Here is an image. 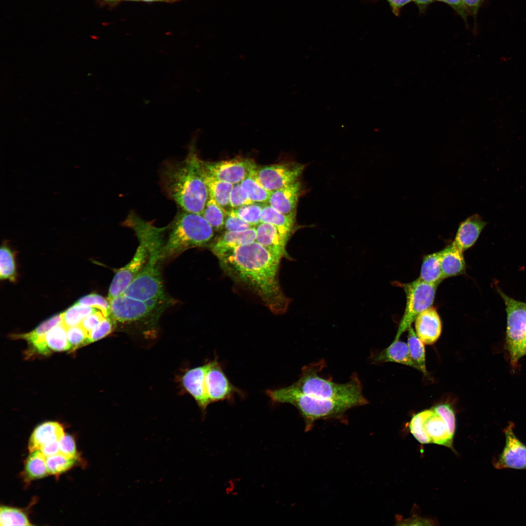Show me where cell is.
Returning a JSON list of instances; mask_svg holds the SVG:
<instances>
[{
	"label": "cell",
	"mask_w": 526,
	"mask_h": 526,
	"mask_svg": "<svg viewBox=\"0 0 526 526\" xmlns=\"http://www.w3.org/2000/svg\"><path fill=\"white\" fill-rule=\"evenodd\" d=\"M121 0H132V1H137V0H114V2H118V1H121Z\"/></svg>",
	"instance_id": "55"
},
{
	"label": "cell",
	"mask_w": 526,
	"mask_h": 526,
	"mask_svg": "<svg viewBox=\"0 0 526 526\" xmlns=\"http://www.w3.org/2000/svg\"><path fill=\"white\" fill-rule=\"evenodd\" d=\"M507 314L506 344L512 368L526 355V303L514 300L500 290Z\"/></svg>",
	"instance_id": "6"
},
{
	"label": "cell",
	"mask_w": 526,
	"mask_h": 526,
	"mask_svg": "<svg viewBox=\"0 0 526 526\" xmlns=\"http://www.w3.org/2000/svg\"><path fill=\"white\" fill-rule=\"evenodd\" d=\"M436 0H413L420 12H423L428 6Z\"/></svg>",
	"instance_id": "52"
},
{
	"label": "cell",
	"mask_w": 526,
	"mask_h": 526,
	"mask_svg": "<svg viewBox=\"0 0 526 526\" xmlns=\"http://www.w3.org/2000/svg\"><path fill=\"white\" fill-rule=\"evenodd\" d=\"M514 424L510 422L504 429L505 445L502 451L492 460L497 470L511 469L526 470V445L516 435Z\"/></svg>",
	"instance_id": "12"
},
{
	"label": "cell",
	"mask_w": 526,
	"mask_h": 526,
	"mask_svg": "<svg viewBox=\"0 0 526 526\" xmlns=\"http://www.w3.org/2000/svg\"><path fill=\"white\" fill-rule=\"evenodd\" d=\"M415 333L425 344L432 345L439 338L442 323L436 309L433 307L425 310L415 319Z\"/></svg>",
	"instance_id": "18"
},
{
	"label": "cell",
	"mask_w": 526,
	"mask_h": 526,
	"mask_svg": "<svg viewBox=\"0 0 526 526\" xmlns=\"http://www.w3.org/2000/svg\"><path fill=\"white\" fill-rule=\"evenodd\" d=\"M44 339L51 353L71 350L67 339V328L62 321L47 332L45 335Z\"/></svg>",
	"instance_id": "30"
},
{
	"label": "cell",
	"mask_w": 526,
	"mask_h": 526,
	"mask_svg": "<svg viewBox=\"0 0 526 526\" xmlns=\"http://www.w3.org/2000/svg\"><path fill=\"white\" fill-rule=\"evenodd\" d=\"M423 428L432 443L453 449V438L450 435L443 420L432 409H430L424 421Z\"/></svg>",
	"instance_id": "24"
},
{
	"label": "cell",
	"mask_w": 526,
	"mask_h": 526,
	"mask_svg": "<svg viewBox=\"0 0 526 526\" xmlns=\"http://www.w3.org/2000/svg\"><path fill=\"white\" fill-rule=\"evenodd\" d=\"M371 360L373 362L376 363L395 362L417 370L416 365L410 356L407 344L399 339L393 340L392 343L384 350L372 354Z\"/></svg>",
	"instance_id": "22"
},
{
	"label": "cell",
	"mask_w": 526,
	"mask_h": 526,
	"mask_svg": "<svg viewBox=\"0 0 526 526\" xmlns=\"http://www.w3.org/2000/svg\"><path fill=\"white\" fill-rule=\"evenodd\" d=\"M444 2L451 6L464 20L466 24L469 14L462 0H436Z\"/></svg>",
	"instance_id": "48"
},
{
	"label": "cell",
	"mask_w": 526,
	"mask_h": 526,
	"mask_svg": "<svg viewBox=\"0 0 526 526\" xmlns=\"http://www.w3.org/2000/svg\"><path fill=\"white\" fill-rule=\"evenodd\" d=\"M302 191L301 183L298 180L272 191L267 204L283 214L296 215L297 206Z\"/></svg>",
	"instance_id": "17"
},
{
	"label": "cell",
	"mask_w": 526,
	"mask_h": 526,
	"mask_svg": "<svg viewBox=\"0 0 526 526\" xmlns=\"http://www.w3.org/2000/svg\"><path fill=\"white\" fill-rule=\"evenodd\" d=\"M266 394L273 402L288 403L295 406L303 418L305 430L312 429L319 419H340L354 406L347 402L323 399L299 393L290 386L269 390Z\"/></svg>",
	"instance_id": "5"
},
{
	"label": "cell",
	"mask_w": 526,
	"mask_h": 526,
	"mask_svg": "<svg viewBox=\"0 0 526 526\" xmlns=\"http://www.w3.org/2000/svg\"><path fill=\"white\" fill-rule=\"evenodd\" d=\"M76 458L66 456L59 452L46 457V466L51 475H58L70 469L75 464Z\"/></svg>",
	"instance_id": "37"
},
{
	"label": "cell",
	"mask_w": 526,
	"mask_h": 526,
	"mask_svg": "<svg viewBox=\"0 0 526 526\" xmlns=\"http://www.w3.org/2000/svg\"><path fill=\"white\" fill-rule=\"evenodd\" d=\"M264 204L253 203L242 207L231 208L239 218L253 226H257L261 221V214Z\"/></svg>",
	"instance_id": "38"
},
{
	"label": "cell",
	"mask_w": 526,
	"mask_h": 526,
	"mask_svg": "<svg viewBox=\"0 0 526 526\" xmlns=\"http://www.w3.org/2000/svg\"><path fill=\"white\" fill-rule=\"evenodd\" d=\"M49 474L46 466V457L40 450L30 452L24 470V476L26 481L38 479Z\"/></svg>",
	"instance_id": "27"
},
{
	"label": "cell",
	"mask_w": 526,
	"mask_h": 526,
	"mask_svg": "<svg viewBox=\"0 0 526 526\" xmlns=\"http://www.w3.org/2000/svg\"><path fill=\"white\" fill-rule=\"evenodd\" d=\"M430 412V410H426L416 414L412 417L409 424L411 433L422 444L432 443L431 439L425 433L423 428L424 421Z\"/></svg>",
	"instance_id": "39"
},
{
	"label": "cell",
	"mask_w": 526,
	"mask_h": 526,
	"mask_svg": "<svg viewBox=\"0 0 526 526\" xmlns=\"http://www.w3.org/2000/svg\"><path fill=\"white\" fill-rule=\"evenodd\" d=\"M206 388L210 403L229 399L239 392L230 382L217 359L212 361L207 372Z\"/></svg>",
	"instance_id": "14"
},
{
	"label": "cell",
	"mask_w": 526,
	"mask_h": 526,
	"mask_svg": "<svg viewBox=\"0 0 526 526\" xmlns=\"http://www.w3.org/2000/svg\"><path fill=\"white\" fill-rule=\"evenodd\" d=\"M487 224L478 214L469 217L460 223L452 243L464 252L474 244Z\"/></svg>",
	"instance_id": "19"
},
{
	"label": "cell",
	"mask_w": 526,
	"mask_h": 526,
	"mask_svg": "<svg viewBox=\"0 0 526 526\" xmlns=\"http://www.w3.org/2000/svg\"><path fill=\"white\" fill-rule=\"evenodd\" d=\"M244 196L251 203H268L271 192L262 187L252 174L240 183Z\"/></svg>",
	"instance_id": "29"
},
{
	"label": "cell",
	"mask_w": 526,
	"mask_h": 526,
	"mask_svg": "<svg viewBox=\"0 0 526 526\" xmlns=\"http://www.w3.org/2000/svg\"><path fill=\"white\" fill-rule=\"evenodd\" d=\"M484 0H462L463 3L469 14L476 18L478 10Z\"/></svg>",
	"instance_id": "49"
},
{
	"label": "cell",
	"mask_w": 526,
	"mask_h": 526,
	"mask_svg": "<svg viewBox=\"0 0 526 526\" xmlns=\"http://www.w3.org/2000/svg\"><path fill=\"white\" fill-rule=\"evenodd\" d=\"M200 163L203 173L233 185L241 183L257 168L253 160L244 158L215 162L200 159Z\"/></svg>",
	"instance_id": "11"
},
{
	"label": "cell",
	"mask_w": 526,
	"mask_h": 526,
	"mask_svg": "<svg viewBox=\"0 0 526 526\" xmlns=\"http://www.w3.org/2000/svg\"><path fill=\"white\" fill-rule=\"evenodd\" d=\"M401 286L406 294V304L394 340H398L417 316L432 306L438 285L425 282L418 278L411 282L401 283Z\"/></svg>",
	"instance_id": "7"
},
{
	"label": "cell",
	"mask_w": 526,
	"mask_h": 526,
	"mask_svg": "<svg viewBox=\"0 0 526 526\" xmlns=\"http://www.w3.org/2000/svg\"><path fill=\"white\" fill-rule=\"evenodd\" d=\"M17 276L15 254L5 243H3L0 250V280L15 282Z\"/></svg>",
	"instance_id": "34"
},
{
	"label": "cell",
	"mask_w": 526,
	"mask_h": 526,
	"mask_svg": "<svg viewBox=\"0 0 526 526\" xmlns=\"http://www.w3.org/2000/svg\"><path fill=\"white\" fill-rule=\"evenodd\" d=\"M212 362L188 370L182 378L183 387L203 411H205L210 403L206 391V376Z\"/></svg>",
	"instance_id": "16"
},
{
	"label": "cell",
	"mask_w": 526,
	"mask_h": 526,
	"mask_svg": "<svg viewBox=\"0 0 526 526\" xmlns=\"http://www.w3.org/2000/svg\"><path fill=\"white\" fill-rule=\"evenodd\" d=\"M304 167L294 162L271 164L257 167L252 175L262 187L272 192L298 180Z\"/></svg>",
	"instance_id": "10"
},
{
	"label": "cell",
	"mask_w": 526,
	"mask_h": 526,
	"mask_svg": "<svg viewBox=\"0 0 526 526\" xmlns=\"http://www.w3.org/2000/svg\"><path fill=\"white\" fill-rule=\"evenodd\" d=\"M167 229L169 234L163 248V260L206 244L213 237L214 230L202 215L181 209Z\"/></svg>",
	"instance_id": "4"
},
{
	"label": "cell",
	"mask_w": 526,
	"mask_h": 526,
	"mask_svg": "<svg viewBox=\"0 0 526 526\" xmlns=\"http://www.w3.org/2000/svg\"><path fill=\"white\" fill-rule=\"evenodd\" d=\"M121 295L144 301L168 300L164 292L160 263L148 261Z\"/></svg>",
	"instance_id": "9"
},
{
	"label": "cell",
	"mask_w": 526,
	"mask_h": 526,
	"mask_svg": "<svg viewBox=\"0 0 526 526\" xmlns=\"http://www.w3.org/2000/svg\"><path fill=\"white\" fill-rule=\"evenodd\" d=\"M59 441L56 440L50 442L44 445L40 450L46 457L59 453Z\"/></svg>",
	"instance_id": "50"
},
{
	"label": "cell",
	"mask_w": 526,
	"mask_h": 526,
	"mask_svg": "<svg viewBox=\"0 0 526 526\" xmlns=\"http://www.w3.org/2000/svg\"><path fill=\"white\" fill-rule=\"evenodd\" d=\"M463 252L453 243L441 250L440 265L444 279L465 272L466 265Z\"/></svg>",
	"instance_id": "23"
},
{
	"label": "cell",
	"mask_w": 526,
	"mask_h": 526,
	"mask_svg": "<svg viewBox=\"0 0 526 526\" xmlns=\"http://www.w3.org/2000/svg\"><path fill=\"white\" fill-rule=\"evenodd\" d=\"M218 258L226 274L253 291L272 312H284L288 301L278 280L280 260L266 248L255 241Z\"/></svg>",
	"instance_id": "1"
},
{
	"label": "cell",
	"mask_w": 526,
	"mask_h": 526,
	"mask_svg": "<svg viewBox=\"0 0 526 526\" xmlns=\"http://www.w3.org/2000/svg\"><path fill=\"white\" fill-rule=\"evenodd\" d=\"M445 423L450 435L453 438L455 431V416L454 412L448 404H440L432 409Z\"/></svg>",
	"instance_id": "43"
},
{
	"label": "cell",
	"mask_w": 526,
	"mask_h": 526,
	"mask_svg": "<svg viewBox=\"0 0 526 526\" xmlns=\"http://www.w3.org/2000/svg\"><path fill=\"white\" fill-rule=\"evenodd\" d=\"M76 303L98 309L106 317H110L109 301L98 294L88 295L79 299Z\"/></svg>",
	"instance_id": "40"
},
{
	"label": "cell",
	"mask_w": 526,
	"mask_h": 526,
	"mask_svg": "<svg viewBox=\"0 0 526 526\" xmlns=\"http://www.w3.org/2000/svg\"><path fill=\"white\" fill-rule=\"evenodd\" d=\"M106 317L101 311H96L86 317L79 324L88 334L98 325Z\"/></svg>",
	"instance_id": "45"
},
{
	"label": "cell",
	"mask_w": 526,
	"mask_h": 526,
	"mask_svg": "<svg viewBox=\"0 0 526 526\" xmlns=\"http://www.w3.org/2000/svg\"><path fill=\"white\" fill-rule=\"evenodd\" d=\"M194 145L185 159L167 161L160 171V183L168 197L179 209L202 214L208 192Z\"/></svg>",
	"instance_id": "2"
},
{
	"label": "cell",
	"mask_w": 526,
	"mask_h": 526,
	"mask_svg": "<svg viewBox=\"0 0 526 526\" xmlns=\"http://www.w3.org/2000/svg\"><path fill=\"white\" fill-rule=\"evenodd\" d=\"M115 323L111 317L105 318L90 333L87 344L102 339L110 334L113 332Z\"/></svg>",
	"instance_id": "42"
},
{
	"label": "cell",
	"mask_w": 526,
	"mask_h": 526,
	"mask_svg": "<svg viewBox=\"0 0 526 526\" xmlns=\"http://www.w3.org/2000/svg\"><path fill=\"white\" fill-rule=\"evenodd\" d=\"M95 308L75 303L63 313L62 322L67 328L78 325L87 316L96 311Z\"/></svg>",
	"instance_id": "35"
},
{
	"label": "cell",
	"mask_w": 526,
	"mask_h": 526,
	"mask_svg": "<svg viewBox=\"0 0 526 526\" xmlns=\"http://www.w3.org/2000/svg\"><path fill=\"white\" fill-rule=\"evenodd\" d=\"M261 221L272 224L291 233L295 229L296 215L283 214L268 204H264L261 214Z\"/></svg>",
	"instance_id": "28"
},
{
	"label": "cell",
	"mask_w": 526,
	"mask_h": 526,
	"mask_svg": "<svg viewBox=\"0 0 526 526\" xmlns=\"http://www.w3.org/2000/svg\"><path fill=\"white\" fill-rule=\"evenodd\" d=\"M59 444L60 453L69 457L76 458L77 452L75 443L71 435L65 434L59 440Z\"/></svg>",
	"instance_id": "46"
},
{
	"label": "cell",
	"mask_w": 526,
	"mask_h": 526,
	"mask_svg": "<svg viewBox=\"0 0 526 526\" xmlns=\"http://www.w3.org/2000/svg\"><path fill=\"white\" fill-rule=\"evenodd\" d=\"M326 366L324 360L303 367L299 378L290 385L296 391L317 398L343 401L354 407L364 405L368 400L362 393L361 382L357 374L345 383L334 382L321 377L319 373Z\"/></svg>",
	"instance_id": "3"
},
{
	"label": "cell",
	"mask_w": 526,
	"mask_h": 526,
	"mask_svg": "<svg viewBox=\"0 0 526 526\" xmlns=\"http://www.w3.org/2000/svg\"><path fill=\"white\" fill-rule=\"evenodd\" d=\"M109 301L110 317L115 322L131 323L156 318L169 300L144 301L120 295Z\"/></svg>",
	"instance_id": "8"
},
{
	"label": "cell",
	"mask_w": 526,
	"mask_h": 526,
	"mask_svg": "<svg viewBox=\"0 0 526 526\" xmlns=\"http://www.w3.org/2000/svg\"><path fill=\"white\" fill-rule=\"evenodd\" d=\"M139 244L132 260L115 273L109 287L107 299L110 301L121 294L143 269L149 258L145 245Z\"/></svg>",
	"instance_id": "13"
},
{
	"label": "cell",
	"mask_w": 526,
	"mask_h": 526,
	"mask_svg": "<svg viewBox=\"0 0 526 526\" xmlns=\"http://www.w3.org/2000/svg\"><path fill=\"white\" fill-rule=\"evenodd\" d=\"M229 202L231 208H236L253 203L247 200L243 195L241 190L240 183L233 185L230 193Z\"/></svg>",
	"instance_id": "47"
},
{
	"label": "cell",
	"mask_w": 526,
	"mask_h": 526,
	"mask_svg": "<svg viewBox=\"0 0 526 526\" xmlns=\"http://www.w3.org/2000/svg\"><path fill=\"white\" fill-rule=\"evenodd\" d=\"M104 0L105 2H108V3H114V0Z\"/></svg>",
	"instance_id": "54"
},
{
	"label": "cell",
	"mask_w": 526,
	"mask_h": 526,
	"mask_svg": "<svg viewBox=\"0 0 526 526\" xmlns=\"http://www.w3.org/2000/svg\"><path fill=\"white\" fill-rule=\"evenodd\" d=\"M408 331L407 345L411 358L416 365L417 370L426 375L427 373L424 343L417 336L412 326L408 328Z\"/></svg>",
	"instance_id": "32"
},
{
	"label": "cell",
	"mask_w": 526,
	"mask_h": 526,
	"mask_svg": "<svg viewBox=\"0 0 526 526\" xmlns=\"http://www.w3.org/2000/svg\"><path fill=\"white\" fill-rule=\"evenodd\" d=\"M67 337L71 350L74 351L87 344L88 334L80 324L67 328Z\"/></svg>",
	"instance_id": "41"
},
{
	"label": "cell",
	"mask_w": 526,
	"mask_h": 526,
	"mask_svg": "<svg viewBox=\"0 0 526 526\" xmlns=\"http://www.w3.org/2000/svg\"><path fill=\"white\" fill-rule=\"evenodd\" d=\"M226 212L214 199L208 196L201 215L214 229L220 230L224 227Z\"/></svg>",
	"instance_id": "33"
},
{
	"label": "cell",
	"mask_w": 526,
	"mask_h": 526,
	"mask_svg": "<svg viewBox=\"0 0 526 526\" xmlns=\"http://www.w3.org/2000/svg\"><path fill=\"white\" fill-rule=\"evenodd\" d=\"M61 321L62 315L60 313L45 320L30 332L12 335L11 337L14 339H24L30 346L43 341L47 332Z\"/></svg>",
	"instance_id": "31"
},
{
	"label": "cell",
	"mask_w": 526,
	"mask_h": 526,
	"mask_svg": "<svg viewBox=\"0 0 526 526\" xmlns=\"http://www.w3.org/2000/svg\"><path fill=\"white\" fill-rule=\"evenodd\" d=\"M254 226L236 215L231 209L226 212L224 227L226 231H239L247 230Z\"/></svg>",
	"instance_id": "44"
},
{
	"label": "cell",
	"mask_w": 526,
	"mask_h": 526,
	"mask_svg": "<svg viewBox=\"0 0 526 526\" xmlns=\"http://www.w3.org/2000/svg\"><path fill=\"white\" fill-rule=\"evenodd\" d=\"M389 4L393 14L396 16L399 15L400 10L402 7L413 0H386Z\"/></svg>",
	"instance_id": "51"
},
{
	"label": "cell",
	"mask_w": 526,
	"mask_h": 526,
	"mask_svg": "<svg viewBox=\"0 0 526 526\" xmlns=\"http://www.w3.org/2000/svg\"><path fill=\"white\" fill-rule=\"evenodd\" d=\"M202 174L208 190V196L214 199L226 211L230 210L231 208L229 205V195L234 185L203 172Z\"/></svg>",
	"instance_id": "25"
},
{
	"label": "cell",
	"mask_w": 526,
	"mask_h": 526,
	"mask_svg": "<svg viewBox=\"0 0 526 526\" xmlns=\"http://www.w3.org/2000/svg\"><path fill=\"white\" fill-rule=\"evenodd\" d=\"M440 257L441 251L425 256L422 263L419 278L425 282L438 285L444 279Z\"/></svg>",
	"instance_id": "26"
},
{
	"label": "cell",
	"mask_w": 526,
	"mask_h": 526,
	"mask_svg": "<svg viewBox=\"0 0 526 526\" xmlns=\"http://www.w3.org/2000/svg\"><path fill=\"white\" fill-rule=\"evenodd\" d=\"M62 426L57 422L48 421L38 426L33 431L28 442L30 452L40 450L44 445L59 441L65 435Z\"/></svg>",
	"instance_id": "21"
},
{
	"label": "cell",
	"mask_w": 526,
	"mask_h": 526,
	"mask_svg": "<svg viewBox=\"0 0 526 526\" xmlns=\"http://www.w3.org/2000/svg\"><path fill=\"white\" fill-rule=\"evenodd\" d=\"M256 239L255 227L243 231H226L212 244L211 250L219 258L238 247L256 241Z\"/></svg>",
	"instance_id": "20"
},
{
	"label": "cell",
	"mask_w": 526,
	"mask_h": 526,
	"mask_svg": "<svg viewBox=\"0 0 526 526\" xmlns=\"http://www.w3.org/2000/svg\"><path fill=\"white\" fill-rule=\"evenodd\" d=\"M256 241L280 260L286 254L285 246L292 233L263 222L256 226Z\"/></svg>",
	"instance_id": "15"
},
{
	"label": "cell",
	"mask_w": 526,
	"mask_h": 526,
	"mask_svg": "<svg viewBox=\"0 0 526 526\" xmlns=\"http://www.w3.org/2000/svg\"><path fill=\"white\" fill-rule=\"evenodd\" d=\"M140 0L145 1V2H148L160 1V2H168V3H173V2H175L177 1H178L179 0Z\"/></svg>",
	"instance_id": "53"
},
{
	"label": "cell",
	"mask_w": 526,
	"mask_h": 526,
	"mask_svg": "<svg viewBox=\"0 0 526 526\" xmlns=\"http://www.w3.org/2000/svg\"><path fill=\"white\" fill-rule=\"evenodd\" d=\"M0 525L7 526H31L27 515L19 508L3 506L0 508Z\"/></svg>",
	"instance_id": "36"
}]
</instances>
